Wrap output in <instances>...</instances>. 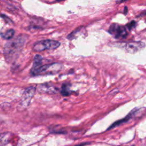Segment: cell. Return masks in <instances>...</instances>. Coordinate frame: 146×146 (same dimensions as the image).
Returning <instances> with one entry per match:
<instances>
[{"mask_svg":"<svg viewBox=\"0 0 146 146\" xmlns=\"http://www.w3.org/2000/svg\"><path fill=\"white\" fill-rule=\"evenodd\" d=\"M25 41V37L19 36L9 42L4 47V54L7 62H12L19 54Z\"/></svg>","mask_w":146,"mask_h":146,"instance_id":"6da1fadb","label":"cell"},{"mask_svg":"<svg viewBox=\"0 0 146 146\" xmlns=\"http://www.w3.org/2000/svg\"><path fill=\"white\" fill-rule=\"evenodd\" d=\"M60 46V43L56 40L46 39L40 40L35 43L33 46V50L35 51H41L45 50H54Z\"/></svg>","mask_w":146,"mask_h":146,"instance_id":"7a4b0ae2","label":"cell"},{"mask_svg":"<svg viewBox=\"0 0 146 146\" xmlns=\"http://www.w3.org/2000/svg\"><path fill=\"white\" fill-rule=\"evenodd\" d=\"M61 68V64L59 63H53L46 64L40 67L39 68L31 71L33 75H42L56 73Z\"/></svg>","mask_w":146,"mask_h":146,"instance_id":"3957f363","label":"cell"},{"mask_svg":"<svg viewBox=\"0 0 146 146\" xmlns=\"http://www.w3.org/2000/svg\"><path fill=\"white\" fill-rule=\"evenodd\" d=\"M109 33L113 35L116 38L123 39L127 35V32L124 27L116 23L112 24L109 28Z\"/></svg>","mask_w":146,"mask_h":146,"instance_id":"277c9868","label":"cell"},{"mask_svg":"<svg viewBox=\"0 0 146 146\" xmlns=\"http://www.w3.org/2000/svg\"><path fill=\"white\" fill-rule=\"evenodd\" d=\"M145 47V44L141 42H131L125 43L123 48L128 53L134 54Z\"/></svg>","mask_w":146,"mask_h":146,"instance_id":"5b68a950","label":"cell"},{"mask_svg":"<svg viewBox=\"0 0 146 146\" xmlns=\"http://www.w3.org/2000/svg\"><path fill=\"white\" fill-rule=\"evenodd\" d=\"M35 88L30 87L25 91L22 99V103L23 106H27L29 104L30 100L35 93Z\"/></svg>","mask_w":146,"mask_h":146,"instance_id":"8992f818","label":"cell"},{"mask_svg":"<svg viewBox=\"0 0 146 146\" xmlns=\"http://www.w3.org/2000/svg\"><path fill=\"white\" fill-rule=\"evenodd\" d=\"M42 57L39 55H36L34 56V63H33V67L31 69V71H34L38 68H39L40 67H41L42 61Z\"/></svg>","mask_w":146,"mask_h":146,"instance_id":"52a82bcc","label":"cell"},{"mask_svg":"<svg viewBox=\"0 0 146 146\" xmlns=\"http://www.w3.org/2000/svg\"><path fill=\"white\" fill-rule=\"evenodd\" d=\"M14 33L15 31L13 29H10L4 33H1V36L5 39H10L13 36Z\"/></svg>","mask_w":146,"mask_h":146,"instance_id":"ba28073f","label":"cell"},{"mask_svg":"<svg viewBox=\"0 0 146 146\" xmlns=\"http://www.w3.org/2000/svg\"><path fill=\"white\" fill-rule=\"evenodd\" d=\"M136 22H135L134 21H132L127 25V27L129 30H131L136 26Z\"/></svg>","mask_w":146,"mask_h":146,"instance_id":"9c48e42d","label":"cell"},{"mask_svg":"<svg viewBox=\"0 0 146 146\" xmlns=\"http://www.w3.org/2000/svg\"><path fill=\"white\" fill-rule=\"evenodd\" d=\"M61 93L63 95H64V96H67V95H68L70 94V92H69V91L68 90V88H67L66 86H64V87L63 86Z\"/></svg>","mask_w":146,"mask_h":146,"instance_id":"30bf717a","label":"cell"},{"mask_svg":"<svg viewBox=\"0 0 146 146\" xmlns=\"http://www.w3.org/2000/svg\"><path fill=\"white\" fill-rule=\"evenodd\" d=\"M126 1H127V0H116V2L117 3H122V2H125Z\"/></svg>","mask_w":146,"mask_h":146,"instance_id":"8fae6325","label":"cell"},{"mask_svg":"<svg viewBox=\"0 0 146 146\" xmlns=\"http://www.w3.org/2000/svg\"><path fill=\"white\" fill-rule=\"evenodd\" d=\"M127 11H128V9H127V7L126 6H125L124 9V14H125L127 13Z\"/></svg>","mask_w":146,"mask_h":146,"instance_id":"7c38bea8","label":"cell"}]
</instances>
